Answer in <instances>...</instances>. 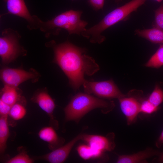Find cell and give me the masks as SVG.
I'll return each instance as SVG.
<instances>
[{
  "label": "cell",
  "instance_id": "cell-27",
  "mask_svg": "<svg viewBox=\"0 0 163 163\" xmlns=\"http://www.w3.org/2000/svg\"><path fill=\"white\" fill-rule=\"evenodd\" d=\"M163 144V130L155 142V145L158 148H160Z\"/></svg>",
  "mask_w": 163,
  "mask_h": 163
},
{
  "label": "cell",
  "instance_id": "cell-1",
  "mask_svg": "<svg viewBox=\"0 0 163 163\" xmlns=\"http://www.w3.org/2000/svg\"><path fill=\"white\" fill-rule=\"evenodd\" d=\"M50 43L54 51V62L66 75L74 90L83 85L85 80V74L91 75L99 70V66L94 59L85 54L86 49L69 41L56 44L52 40Z\"/></svg>",
  "mask_w": 163,
  "mask_h": 163
},
{
  "label": "cell",
  "instance_id": "cell-25",
  "mask_svg": "<svg viewBox=\"0 0 163 163\" xmlns=\"http://www.w3.org/2000/svg\"><path fill=\"white\" fill-rule=\"evenodd\" d=\"M11 106L0 100V117L8 116Z\"/></svg>",
  "mask_w": 163,
  "mask_h": 163
},
{
  "label": "cell",
  "instance_id": "cell-18",
  "mask_svg": "<svg viewBox=\"0 0 163 163\" xmlns=\"http://www.w3.org/2000/svg\"><path fill=\"white\" fill-rule=\"evenodd\" d=\"M77 151L80 157L85 160L99 158L104 152L92 148L88 144L79 145L77 148Z\"/></svg>",
  "mask_w": 163,
  "mask_h": 163
},
{
  "label": "cell",
  "instance_id": "cell-29",
  "mask_svg": "<svg viewBox=\"0 0 163 163\" xmlns=\"http://www.w3.org/2000/svg\"><path fill=\"white\" fill-rule=\"evenodd\" d=\"M158 2H161L163 0H154Z\"/></svg>",
  "mask_w": 163,
  "mask_h": 163
},
{
  "label": "cell",
  "instance_id": "cell-30",
  "mask_svg": "<svg viewBox=\"0 0 163 163\" xmlns=\"http://www.w3.org/2000/svg\"><path fill=\"white\" fill-rule=\"evenodd\" d=\"M121 0H115V1L117 2H119Z\"/></svg>",
  "mask_w": 163,
  "mask_h": 163
},
{
  "label": "cell",
  "instance_id": "cell-11",
  "mask_svg": "<svg viewBox=\"0 0 163 163\" xmlns=\"http://www.w3.org/2000/svg\"><path fill=\"white\" fill-rule=\"evenodd\" d=\"M82 134L76 136L66 144L46 154L36 157V159L43 160L51 163H62L67 159L72 147L78 140L81 139Z\"/></svg>",
  "mask_w": 163,
  "mask_h": 163
},
{
  "label": "cell",
  "instance_id": "cell-10",
  "mask_svg": "<svg viewBox=\"0 0 163 163\" xmlns=\"http://www.w3.org/2000/svg\"><path fill=\"white\" fill-rule=\"evenodd\" d=\"M32 101L37 103L50 117V126L55 129L59 128L58 121L53 115L55 107L54 101L46 91L41 90L36 93L31 98Z\"/></svg>",
  "mask_w": 163,
  "mask_h": 163
},
{
  "label": "cell",
  "instance_id": "cell-2",
  "mask_svg": "<svg viewBox=\"0 0 163 163\" xmlns=\"http://www.w3.org/2000/svg\"><path fill=\"white\" fill-rule=\"evenodd\" d=\"M147 0H132L124 5L114 9L107 14L98 24L81 33L90 42L101 43L105 39L101 33L110 27L127 18L133 12L143 5Z\"/></svg>",
  "mask_w": 163,
  "mask_h": 163
},
{
  "label": "cell",
  "instance_id": "cell-7",
  "mask_svg": "<svg viewBox=\"0 0 163 163\" xmlns=\"http://www.w3.org/2000/svg\"><path fill=\"white\" fill-rule=\"evenodd\" d=\"M37 73L19 69L5 68L0 71V78L4 85L14 87L22 83L37 77Z\"/></svg>",
  "mask_w": 163,
  "mask_h": 163
},
{
  "label": "cell",
  "instance_id": "cell-24",
  "mask_svg": "<svg viewBox=\"0 0 163 163\" xmlns=\"http://www.w3.org/2000/svg\"><path fill=\"white\" fill-rule=\"evenodd\" d=\"M154 27L163 30V4L155 11Z\"/></svg>",
  "mask_w": 163,
  "mask_h": 163
},
{
  "label": "cell",
  "instance_id": "cell-9",
  "mask_svg": "<svg viewBox=\"0 0 163 163\" xmlns=\"http://www.w3.org/2000/svg\"><path fill=\"white\" fill-rule=\"evenodd\" d=\"M140 99L139 97L130 95L118 99L121 110L129 125L135 122L140 113Z\"/></svg>",
  "mask_w": 163,
  "mask_h": 163
},
{
  "label": "cell",
  "instance_id": "cell-14",
  "mask_svg": "<svg viewBox=\"0 0 163 163\" xmlns=\"http://www.w3.org/2000/svg\"><path fill=\"white\" fill-rule=\"evenodd\" d=\"M38 135L41 139L48 143L49 148L52 150L63 145L65 141L64 138L58 136L55 129L51 126L41 129Z\"/></svg>",
  "mask_w": 163,
  "mask_h": 163
},
{
  "label": "cell",
  "instance_id": "cell-3",
  "mask_svg": "<svg viewBox=\"0 0 163 163\" xmlns=\"http://www.w3.org/2000/svg\"><path fill=\"white\" fill-rule=\"evenodd\" d=\"M114 107L113 101H106L86 93H78L64 108L65 120L78 122L86 113L94 109L100 108L103 113L106 114L112 110Z\"/></svg>",
  "mask_w": 163,
  "mask_h": 163
},
{
  "label": "cell",
  "instance_id": "cell-8",
  "mask_svg": "<svg viewBox=\"0 0 163 163\" xmlns=\"http://www.w3.org/2000/svg\"><path fill=\"white\" fill-rule=\"evenodd\" d=\"M6 3L8 14L17 16L25 19L28 22V27L30 30L37 29L39 18L32 16L24 0H4Z\"/></svg>",
  "mask_w": 163,
  "mask_h": 163
},
{
  "label": "cell",
  "instance_id": "cell-16",
  "mask_svg": "<svg viewBox=\"0 0 163 163\" xmlns=\"http://www.w3.org/2000/svg\"><path fill=\"white\" fill-rule=\"evenodd\" d=\"M21 98V95L17 87L4 85L1 89L0 100L11 106Z\"/></svg>",
  "mask_w": 163,
  "mask_h": 163
},
{
  "label": "cell",
  "instance_id": "cell-12",
  "mask_svg": "<svg viewBox=\"0 0 163 163\" xmlns=\"http://www.w3.org/2000/svg\"><path fill=\"white\" fill-rule=\"evenodd\" d=\"M114 137L113 133H109L106 136L84 134L81 140L92 148L104 152L111 151L114 149Z\"/></svg>",
  "mask_w": 163,
  "mask_h": 163
},
{
  "label": "cell",
  "instance_id": "cell-15",
  "mask_svg": "<svg viewBox=\"0 0 163 163\" xmlns=\"http://www.w3.org/2000/svg\"><path fill=\"white\" fill-rule=\"evenodd\" d=\"M136 34L152 43H163V30L157 27L146 29H137Z\"/></svg>",
  "mask_w": 163,
  "mask_h": 163
},
{
  "label": "cell",
  "instance_id": "cell-23",
  "mask_svg": "<svg viewBox=\"0 0 163 163\" xmlns=\"http://www.w3.org/2000/svg\"><path fill=\"white\" fill-rule=\"evenodd\" d=\"M34 160L31 158L26 152L23 151L6 161L7 163H32Z\"/></svg>",
  "mask_w": 163,
  "mask_h": 163
},
{
  "label": "cell",
  "instance_id": "cell-21",
  "mask_svg": "<svg viewBox=\"0 0 163 163\" xmlns=\"http://www.w3.org/2000/svg\"><path fill=\"white\" fill-rule=\"evenodd\" d=\"M148 99L154 105L158 107L163 101V91L157 85Z\"/></svg>",
  "mask_w": 163,
  "mask_h": 163
},
{
  "label": "cell",
  "instance_id": "cell-5",
  "mask_svg": "<svg viewBox=\"0 0 163 163\" xmlns=\"http://www.w3.org/2000/svg\"><path fill=\"white\" fill-rule=\"evenodd\" d=\"M20 38L18 33L12 29L2 31L0 37V56L3 64L11 62L20 54L22 49L18 41Z\"/></svg>",
  "mask_w": 163,
  "mask_h": 163
},
{
  "label": "cell",
  "instance_id": "cell-6",
  "mask_svg": "<svg viewBox=\"0 0 163 163\" xmlns=\"http://www.w3.org/2000/svg\"><path fill=\"white\" fill-rule=\"evenodd\" d=\"M85 93L93 94L100 98H117L124 97L112 80L92 82L85 80L83 85Z\"/></svg>",
  "mask_w": 163,
  "mask_h": 163
},
{
  "label": "cell",
  "instance_id": "cell-13",
  "mask_svg": "<svg viewBox=\"0 0 163 163\" xmlns=\"http://www.w3.org/2000/svg\"><path fill=\"white\" fill-rule=\"evenodd\" d=\"M152 148L149 147L145 150L130 155H119L117 159L118 163H147L146 160L155 156L158 155L159 153Z\"/></svg>",
  "mask_w": 163,
  "mask_h": 163
},
{
  "label": "cell",
  "instance_id": "cell-17",
  "mask_svg": "<svg viewBox=\"0 0 163 163\" xmlns=\"http://www.w3.org/2000/svg\"><path fill=\"white\" fill-rule=\"evenodd\" d=\"M7 116L0 118V154L2 155L7 147V142L9 136V130Z\"/></svg>",
  "mask_w": 163,
  "mask_h": 163
},
{
  "label": "cell",
  "instance_id": "cell-22",
  "mask_svg": "<svg viewBox=\"0 0 163 163\" xmlns=\"http://www.w3.org/2000/svg\"><path fill=\"white\" fill-rule=\"evenodd\" d=\"M140 113L144 114L150 115L156 112L158 107H156L151 103L148 99L141 98Z\"/></svg>",
  "mask_w": 163,
  "mask_h": 163
},
{
  "label": "cell",
  "instance_id": "cell-4",
  "mask_svg": "<svg viewBox=\"0 0 163 163\" xmlns=\"http://www.w3.org/2000/svg\"><path fill=\"white\" fill-rule=\"evenodd\" d=\"M82 11L70 10L61 13L51 20L43 22L39 19L37 28L48 37L51 34H58L64 29L69 34L80 35L86 28L88 23L81 19Z\"/></svg>",
  "mask_w": 163,
  "mask_h": 163
},
{
  "label": "cell",
  "instance_id": "cell-19",
  "mask_svg": "<svg viewBox=\"0 0 163 163\" xmlns=\"http://www.w3.org/2000/svg\"><path fill=\"white\" fill-rule=\"evenodd\" d=\"M21 99L11 107L8 115L14 120H18L23 118L26 113V110Z\"/></svg>",
  "mask_w": 163,
  "mask_h": 163
},
{
  "label": "cell",
  "instance_id": "cell-20",
  "mask_svg": "<svg viewBox=\"0 0 163 163\" xmlns=\"http://www.w3.org/2000/svg\"><path fill=\"white\" fill-rule=\"evenodd\" d=\"M163 65V44H161L155 53L145 64L146 67L158 68Z\"/></svg>",
  "mask_w": 163,
  "mask_h": 163
},
{
  "label": "cell",
  "instance_id": "cell-26",
  "mask_svg": "<svg viewBox=\"0 0 163 163\" xmlns=\"http://www.w3.org/2000/svg\"><path fill=\"white\" fill-rule=\"evenodd\" d=\"M88 2L94 10L97 11L103 9L104 0H88Z\"/></svg>",
  "mask_w": 163,
  "mask_h": 163
},
{
  "label": "cell",
  "instance_id": "cell-28",
  "mask_svg": "<svg viewBox=\"0 0 163 163\" xmlns=\"http://www.w3.org/2000/svg\"><path fill=\"white\" fill-rule=\"evenodd\" d=\"M156 161L158 163H163V152H160Z\"/></svg>",
  "mask_w": 163,
  "mask_h": 163
}]
</instances>
